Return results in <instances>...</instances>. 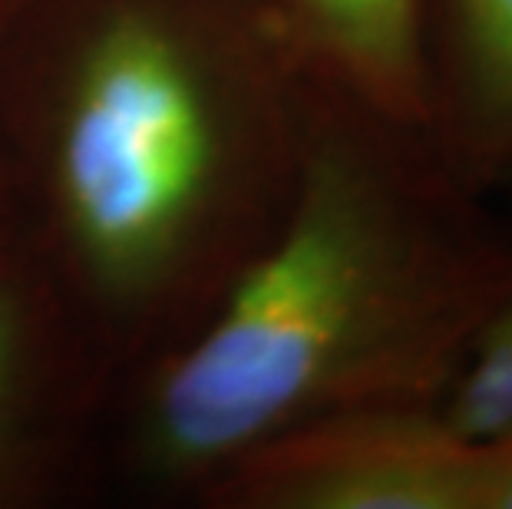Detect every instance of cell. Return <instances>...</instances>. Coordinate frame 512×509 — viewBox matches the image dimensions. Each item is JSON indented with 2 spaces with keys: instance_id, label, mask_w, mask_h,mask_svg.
I'll return each mask as SVG.
<instances>
[{
  "instance_id": "6da1fadb",
  "label": "cell",
  "mask_w": 512,
  "mask_h": 509,
  "mask_svg": "<svg viewBox=\"0 0 512 509\" xmlns=\"http://www.w3.org/2000/svg\"><path fill=\"white\" fill-rule=\"evenodd\" d=\"M318 80L275 0H43L0 50V176L103 374L159 361L275 232Z\"/></svg>"
},
{
  "instance_id": "7a4b0ae2",
  "label": "cell",
  "mask_w": 512,
  "mask_h": 509,
  "mask_svg": "<svg viewBox=\"0 0 512 509\" xmlns=\"http://www.w3.org/2000/svg\"><path fill=\"white\" fill-rule=\"evenodd\" d=\"M512 295V219L427 133L318 86L298 182L205 318L143 371L136 470L205 486L321 420L437 407Z\"/></svg>"
},
{
  "instance_id": "3957f363",
  "label": "cell",
  "mask_w": 512,
  "mask_h": 509,
  "mask_svg": "<svg viewBox=\"0 0 512 509\" xmlns=\"http://www.w3.org/2000/svg\"><path fill=\"white\" fill-rule=\"evenodd\" d=\"M496 463L437 407H387L261 443L202 490L238 509H489Z\"/></svg>"
},
{
  "instance_id": "277c9868",
  "label": "cell",
  "mask_w": 512,
  "mask_h": 509,
  "mask_svg": "<svg viewBox=\"0 0 512 509\" xmlns=\"http://www.w3.org/2000/svg\"><path fill=\"white\" fill-rule=\"evenodd\" d=\"M103 371L34 245L0 212V496H30L60 467L67 430Z\"/></svg>"
},
{
  "instance_id": "5b68a950",
  "label": "cell",
  "mask_w": 512,
  "mask_h": 509,
  "mask_svg": "<svg viewBox=\"0 0 512 509\" xmlns=\"http://www.w3.org/2000/svg\"><path fill=\"white\" fill-rule=\"evenodd\" d=\"M427 77L446 169L512 209V0H427Z\"/></svg>"
},
{
  "instance_id": "8992f818",
  "label": "cell",
  "mask_w": 512,
  "mask_h": 509,
  "mask_svg": "<svg viewBox=\"0 0 512 509\" xmlns=\"http://www.w3.org/2000/svg\"><path fill=\"white\" fill-rule=\"evenodd\" d=\"M311 77L364 110L427 133V0H275Z\"/></svg>"
},
{
  "instance_id": "52a82bcc",
  "label": "cell",
  "mask_w": 512,
  "mask_h": 509,
  "mask_svg": "<svg viewBox=\"0 0 512 509\" xmlns=\"http://www.w3.org/2000/svg\"><path fill=\"white\" fill-rule=\"evenodd\" d=\"M437 414L473 447H512V295L479 324Z\"/></svg>"
},
{
  "instance_id": "ba28073f",
  "label": "cell",
  "mask_w": 512,
  "mask_h": 509,
  "mask_svg": "<svg viewBox=\"0 0 512 509\" xmlns=\"http://www.w3.org/2000/svg\"><path fill=\"white\" fill-rule=\"evenodd\" d=\"M43 0H0V50L17 34V27L34 14Z\"/></svg>"
},
{
  "instance_id": "9c48e42d",
  "label": "cell",
  "mask_w": 512,
  "mask_h": 509,
  "mask_svg": "<svg viewBox=\"0 0 512 509\" xmlns=\"http://www.w3.org/2000/svg\"><path fill=\"white\" fill-rule=\"evenodd\" d=\"M489 509H512V450H499L493 493H489Z\"/></svg>"
},
{
  "instance_id": "30bf717a",
  "label": "cell",
  "mask_w": 512,
  "mask_h": 509,
  "mask_svg": "<svg viewBox=\"0 0 512 509\" xmlns=\"http://www.w3.org/2000/svg\"><path fill=\"white\" fill-rule=\"evenodd\" d=\"M0 212H4V176H0Z\"/></svg>"
},
{
  "instance_id": "8fae6325",
  "label": "cell",
  "mask_w": 512,
  "mask_h": 509,
  "mask_svg": "<svg viewBox=\"0 0 512 509\" xmlns=\"http://www.w3.org/2000/svg\"><path fill=\"white\" fill-rule=\"evenodd\" d=\"M506 450H512V447H506Z\"/></svg>"
}]
</instances>
